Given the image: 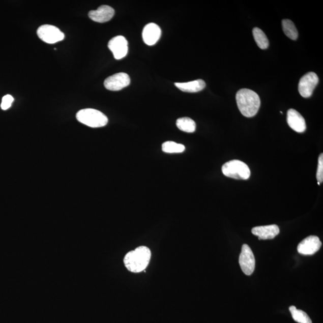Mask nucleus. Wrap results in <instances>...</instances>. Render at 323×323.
<instances>
[{
	"label": "nucleus",
	"mask_w": 323,
	"mask_h": 323,
	"mask_svg": "<svg viewBox=\"0 0 323 323\" xmlns=\"http://www.w3.org/2000/svg\"><path fill=\"white\" fill-rule=\"evenodd\" d=\"M236 100L239 110L245 117L252 118L259 110L260 98L257 94L252 90H240L237 93Z\"/></svg>",
	"instance_id": "obj_1"
},
{
	"label": "nucleus",
	"mask_w": 323,
	"mask_h": 323,
	"mask_svg": "<svg viewBox=\"0 0 323 323\" xmlns=\"http://www.w3.org/2000/svg\"><path fill=\"white\" fill-rule=\"evenodd\" d=\"M151 258V251L149 248L141 246L131 251L126 255L124 263L129 271L139 273L148 267Z\"/></svg>",
	"instance_id": "obj_2"
},
{
	"label": "nucleus",
	"mask_w": 323,
	"mask_h": 323,
	"mask_svg": "<svg viewBox=\"0 0 323 323\" xmlns=\"http://www.w3.org/2000/svg\"><path fill=\"white\" fill-rule=\"evenodd\" d=\"M76 118L80 123L91 128H100L108 124V118L104 113L93 108H86L77 112Z\"/></svg>",
	"instance_id": "obj_3"
},
{
	"label": "nucleus",
	"mask_w": 323,
	"mask_h": 323,
	"mask_svg": "<svg viewBox=\"0 0 323 323\" xmlns=\"http://www.w3.org/2000/svg\"><path fill=\"white\" fill-rule=\"evenodd\" d=\"M222 170L223 174L227 178L238 180L249 179L251 174L249 166L239 160H232L225 163Z\"/></svg>",
	"instance_id": "obj_4"
},
{
	"label": "nucleus",
	"mask_w": 323,
	"mask_h": 323,
	"mask_svg": "<svg viewBox=\"0 0 323 323\" xmlns=\"http://www.w3.org/2000/svg\"><path fill=\"white\" fill-rule=\"evenodd\" d=\"M37 33L41 40L48 44L61 42L65 38L64 34L59 28L50 25L40 26Z\"/></svg>",
	"instance_id": "obj_5"
},
{
	"label": "nucleus",
	"mask_w": 323,
	"mask_h": 323,
	"mask_svg": "<svg viewBox=\"0 0 323 323\" xmlns=\"http://www.w3.org/2000/svg\"><path fill=\"white\" fill-rule=\"evenodd\" d=\"M318 77L315 73L310 72L304 75L299 81L298 90L302 97L309 98L318 83Z\"/></svg>",
	"instance_id": "obj_6"
},
{
	"label": "nucleus",
	"mask_w": 323,
	"mask_h": 323,
	"mask_svg": "<svg viewBox=\"0 0 323 323\" xmlns=\"http://www.w3.org/2000/svg\"><path fill=\"white\" fill-rule=\"evenodd\" d=\"M239 263L245 274L250 275L253 274L256 261L252 250L247 244H244L241 249Z\"/></svg>",
	"instance_id": "obj_7"
},
{
	"label": "nucleus",
	"mask_w": 323,
	"mask_h": 323,
	"mask_svg": "<svg viewBox=\"0 0 323 323\" xmlns=\"http://www.w3.org/2000/svg\"><path fill=\"white\" fill-rule=\"evenodd\" d=\"M130 82L131 79L128 74L120 73L107 78L104 81V86L108 90L118 91L129 86Z\"/></svg>",
	"instance_id": "obj_8"
},
{
	"label": "nucleus",
	"mask_w": 323,
	"mask_h": 323,
	"mask_svg": "<svg viewBox=\"0 0 323 323\" xmlns=\"http://www.w3.org/2000/svg\"><path fill=\"white\" fill-rule=\"evenodd\" d=\"M108 47L113 53L115 60H121L127 55L128 43L124 36H118L113 37L108 42Z\"/></svg>",
	"instance_id": "obj_9"
},
{
	"label": "nucleus",
	"mask_w": 323,
	"mask_h": 323,
	"mask_svg": "<svg viewBox=\"0 0 323 323\" xmlns=\"http://www.w3.org/2000/svg\"><path fill=\"white\" fill-rule=\"evenodd\" d=\"M322 246L321 241L317 236L306 238L298 246L299 253L303 255H312L317 253Z\"/></svg>",
	"instance_id": "obj_10"
},
{
	"label": "nucleus",
	"mask_w": 323,
	"mask_h": 323,
	"mask_svg": "<svg viewBox=\"0 0 323 323\" xmlns=\"http://www.w3.org/2000/svg\"><path fill=\"white\" fill-rule=\"evenodd\" d=\"M161 30L155 23H150L144 26L142 36L144 43L148 46L155 45L161 38Z\"/></svg>",
	"instance_id": "obj_11"
},
{
	"label": "nucleus",
	"mask_w": 323,
	"mask_h": 323,
	"mask_svg": "<svg viewBox=\"0 0 323 323\" xmlns=\"http://www.w3.org/2000/svg\"><path fill=\"white\" fill-rule=\"evenodd\" d=\"M287 121L289 127L299 133H302L307 129L303 116L298 111L292 108L287 111Z\"/></svg>",
	"instance_id": "obj_12"
},
{
	"label": "nucleus",
	"mask_w": 323,
	"mask_h": 323,
	"mask_svg": "<svg viewBox=\"0 0 323 323\" xmlns=\"http://www.w3.org/2000/svg\"><path fill=\"white\" fill-rule=\"evenodd\" d=\"M114 15V10L110 6L103 5L96 10H91L89 13L90 18L94 22L104 23L109 21Z\"/></svg>",
	"instance_id": "obj_13"
},
{
	"label": "nucleus",
	"mask_w": 323,
	"mask_h": 323,
	"mask_svg": "<svg viewBox=\"0 0 323 323\" xmlns=\"http://www.w3.org/2000/svg\"><path fill=\"white\" fill-rule=\"evenodd\" d=\"M251 232L258 237V240H272L280 233V229L276 224L253 227Z\"/></svg>",
	"instance_id": "obj_14"
},
{
	"label": "nucleus",
	"mask_w": 323,
	"mask_h": 323,
	"mask_svg": "<svg viewBox=\"0 0 323 323\" xmlns=\"http://www.w3.org/2000/svg\"><path fill=\"white\" fill-rule=\"evenodd\" d=\"M175 86L185 93H195L202 91L206 86L205 81L198 79L189 82L175 83Z\"/></svg>",
	"instance_id": "obj_15"
},
{
	"label": "nucleus",
	"mask_w": 323,
	"mask_h": 323,
	"mask_svg": "<svg viewBox=\"0 0 323 323\" xmlns=\"http://www.w3.org/2000/svg\"><path fill=\"white\" fill-rule=\"evenodd\" d=\"M176 125L180 130L188 133H193L196 131V123L189 118H179L177 121Z\"/></svg>",
	"instance_id": "obj_16"
},
{
	"label": "nucleus",
	"mask_w": 323,
	"mask_h": 323,
	"mask_svg": "<svg viewBox=\"0 0 323 323\" xmlns=\"http://www.w3.org/2000/svg\"><path fill=\"white\" fill-rule=\"evenodd\" d=\"M282 25H283V29L285 35H286L288 38L291 40H296L298 37V33L297 28L294 24V23L291 20L289 19H284L282 21Z\"/></svg>",
	"instance_id": "obj_17"
},
{
	"label": "nucleus",
	"mask_w": 323,
	"mask_h": 323,
	"mask_svg": "<svg viewBox=\"0 0 323 323\" xmlns=\"http://www.w3.org/2000/svg\"><path fill=\"white\" fill-rule=\"evenodd\" d=\"M254 39L258 47L261 49H266L269 46V40L263 31L258 28L253 30Z\"/></svg>",
	"instance_id": "obj_18"
},
{
	"label": "nucleus",
	"mask_w": 323,
	"mask_h": 323,
	"mask_svg": "<svg viewBox=\"0 0 323 323\" xmlns=\"http://www.w3.org/2000/svg\"><path fill=\"white\" fill-rule=\"evenodd\" d=\"M289 310L295 321L299 323H312L311 318L306 312L301 309H297L295 306H291Z\"/></svg>",
	"instance_id": "obj_19"
},
{
	"label": "nucleus",
	"mask_w": 323,
	"mask_h": 323,
	"mask_svg": "<svg viewBox=\"0 0 323 323\" xmlns=\"http://www.w3.org/2000/svg\"><path fill=\"white\" fill-rule=\"evenodd\" d=\"M163 152L167 154H180L185 151V146L174 141H166L162 144Z\"/></svg>",
	"instance_id": "obj_20"
},
{
	"label": "nucleus",
	"mask_w": 323,
	"mask_h": 323,
	"mask_svg": "<svg viewBox=\"0 0 323 323\" xmlns=\"http://www.w3.org/2000/svg\"><path fill=\"white\" fill-rule=\"evenodd\" d=\"M317 179L318 182L322 183L323 182V154H321L319 156L318 158V165L317 172Z\"/></svg>",
	"instance_id": "obj_21"
},
{
	"label": "nucleus",
	"mask_w": 323,
	"mask_h": 323,
	"mask_svg": "<svg viewBox=\"0 0 323 323\" xmlns=\"http://www.w3.org/2000/svg\"><path fill=\"white\" fill-rule=\"evenodd\" d=\"M13 101H14V98H13L12 95H5L2 99V103L1 104L2 110H6L9 109V108L11 107Z\"/></svg>",
	"instance_id": "obj_22"
}]
</instances>
